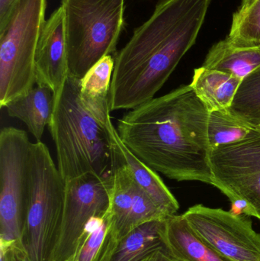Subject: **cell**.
Instances as JSON below:
<instances>
[{
  "instance_id": "obj_10",
  "label": "cell",
  "mask_w": 260,
  "mask_h": 261,
  "mask_svg": "<svg viewBox=\"0 0 260 261\" xmlns=\"http://www.w3.org/2000/svg\"><path fill=\"white\" fill-rule=\"evenodd\" d=\"M112 179L113 175L87 173L66 181L64 219L55 261L67 260L89 221L108 213Z\"/></svg>"
},
{
  "instance_id": "obj_18",
  "label": "cell",
  "mask_w": 260,
  "mask_h": 261,
  "mask_svg": "<svg viewBox=\"0 0 260 261\" xmlns=\"http://www.w3.org/2000/svg\"><path fill=\"white\" fill-rule=\"evenodd\" d=\"M203 67L220 70L244 80L260 67V46L241 47L227 38L214 44Z\"/></svg>"
},
{
  "instance_id": "obj_29",
  "label": "cell",
  "mask_w": 260,
  "mask_h": 261,
  "mask_svg": "<svg viewBox=\"0 0 260 261\" xmlns=\"http://www.w3.org/2000/svg\"><path fill=\"white\" fill-rule=\"evenodd\" d=\"M27 261H28V260H27Z\"/></svg>"
},
{
  "instance_id": "obj_27",
  "label": "cell",
  "mask_w": 260,
  "mask_h": 261,
  "mask_svg": "<svg viewBox=\"0 0 260 261\" xmlns=\"http://www.w3.org/2000/svg\"><path fill=\"white\" fill-rule=\"evenodd\" d=\"M256 1V0H242L241 7L239 8L238 11H239V12H244V11L248 9Z\"/></svg>"
},
{
  "instance_id": "obj_23",
  "label": "cell",
  "mask_w": 260,
  "mask_h": 261,
  "mask_svg": "<svg viewBox=\"0 0 260 261\" xmlns=\"http://www.w3.org/2000/svg\"><path fill=\"white\" fill-rule=\"evenodd\" d=\"M114 58L108 55L96 63L81 79V91L94 97H109Z\"/></svg>"
},
{
  "instance_id": "obj_17",
  "label": "cell",
  "mask_w": 260,
  "mask_h": 261,
  "mask_svg": "<svg viewBox=\"0 0 260 261\" xmlns=\"http://www.w3.org/2000/svg\"><path fill=\"white\" fill-rule=\"evenodd\" d=\"M241 82L228 73L201 67L194 70L190 85L210 113L229 110Z\"/></svg>"
},
{
  "instance_id": "obj_8",
  "label": "cell",
  "mask_w": 260,
  "mask_h": 261,
  "mask_svg": "<svg viewBox=\"0 0 260 261\" xmlns=\"http://www.w3.org/2000/svg\"><path fill=\"white\" fill-rule=\"evenodd\" d=\"M215 185L230 201L244 199L260 219V127L244 139L211 150Z\"/></svg>"
},
{
  "instance_id": "obj_26",
  "label": "cell",
  "mask_w": 260,
  "mask_h": 261,
  "mask_svg": "<svg viewBox=\"0 0 260 261\" xmlns=\"http://www.w3.org/2000/svg\"><path fill=\"white\" fill-rule=\"evenodd\" d=\"M18 0H0V26L9 18L12 9Z\"/></svg>"
},
{
  "instance_id": "obj_2",
  "label": "cell",
  "mask_w": 260,
  "mask_h": 261,
  "mask_svg": "<svg viewBox=\"0 0 260 261\" xmlns=\"http://www.w3.org/2000/svg\"><path fill=\"white\" fill-rule=\"evenodd\" d=\"M212 0H160L116 54L109 92L111 112L154 99L195 44Z\"/></svg>"
},
{
  "instance_id": "obj_24",
  "label": "cell",
  "mask_w": 260,
  "mask_h": 261,
  "mask_svg": "<svg viewBox=\"0 0 260 261\" xmlns=\"http://www.w3.org/2000/svg\"><path fill=\"white\" fill-rule=\"evenodd\" d=\"M27 260V256L19 242L0 241V261Z\"/></svg>"
},
{
  "instance_id": "obj_1",
  "label": "cell",
  "mask_w": 260,
  "mask_h": 261,
  "mask_svg": "<svg viewBox=\"0 0 260 261\" xmlns=\"http://www.w3.org/2000/svg\"><path fill=\"white\" fill-rule=\"evenodd\" d=\"M209 115L190 84L183 85L125 113L117 132L130 151L156 172L214 186Z\"/></svg>"
},
{
  "instance_id": "obj_12",
  "label": "cell",
  "mask_w": 260,
  "mask_h": 261,
  "mask_svg": "<svg viewBox=\"0 0 260 261\" xmlns=\"http://www.w3.org/2000/svg\"><path fill=\"white\" fill-rule=\"evenodd\" d=\"M69 76L62 6L46 20L37 46L36 84L48 87L56 94Z\"/></svg>"
},
{
  "instance_id": "obj_22",
  "label": "cell",
  "mask_w": 260,
  "mask_h": 261,
  "mask_svg": "<svg viewBox=\"0 0 260 261\" xmlns=\"http://www.w3.org/2000/svg\"><path fill=\"white\" fill-rule=\"evenodd\" d=\"M227 39L241 47L260 46V0H256L244 12L233 14Z\"/></svg>"
},
{
  "instance_id": "obj_13",
  "label": "cell",
  "mask_w": 260,
  "mask_h": 261,
  "mask_svg": "<svg viewBox=\"0 0 260 261\" xmlns=\"http://www.w3.org/2000/svg\"><path fill=\"white\" fill-rule=\"evenodd\" d=\"M166 219L146 222L128 233L119 240L111 261L176 260L166 243Z\"/></svg>"
},
{
  "instance_id": "obj_5",
  "label": "cell",
  "mask_w": 260,
  "mask_h": 261,
  "mask_svg": "<svg viewBox=\"0 0 260 261\" xmlns=\"http://www.w3.org/2000/svg\"><path fill=\"white\" fill-rule=\"evenodd\" d=\"M125 0H62L69 76L82 79L115 53L125 29Z\"/></svg>"
},
{
  "instance_id": "obj_28",
  "label": "cell",
  "mask_w": 260,
  "mask_h": 261,
  "mask_svg": "<svg viewBox=\"0 0 260 261\" xmlns=\"http://www.w3.org/2000/svg\"><path fill=\"white\" fill-rule=\"evenodd\" d=\"M174 261H177V260H174Z\"/></svg>"
},
{
  "instance_id": "obj_19",
  "label": "cell",
  "mask_w": 260,
  "mask_h": 261,
  "mask_svg": "<svg viewBox=\"0 0 260 261\" xmlns=\"http://www.w3.org/2000/svg\"><path fill=\"white\" fill-rule=\"evenodd\" d=\"M117 143L124 161L131 168L134 179L142 190L167 217L176 215L180 208L179 202L157 172L142 162L132 152L130 151L129 149L119 138V134Z\"/></svg>"
},
{
  "instance_id": "obj_16",
  "label": "cell",
  "mask_w": 260,
  "mask_h": 261,
  "mask_svg": "<svg viewBox=\"0 0 260 261\" xmlns=\"http://www.w3.org/2000/svg\"><path fill=\"white\" fill-rule=\"evenodd\" d=\"M166 240L177 261H230L201 240L191 228L183 215L166 219Z\"/></svg>"
},
{
  "instance_id": "obj_15",
  "label": "cell",
  "mask_w": 260,
  "mask_h": 261,
  "mask_svg": "<svg viewBox=\"0 0 260 261\" xmlns=\"http://www.w3.org/2000/svg\"><path fill=\"white\" fill-rule=\"evenodd\" d=\"M54 107V94L48 87L38 86L24 96L9 102L5 109L8 116L24 122L37 141L50 125Z\"/></svg>"
},
{
  "instance_id": "obj_3",
  "label": "cell",
  "mask_w": 260,
  "mask_h": 261,
  "mask_svg": "<svg viewBox=\"0 0 260 261\" xmlns=\"http://www.w3.org/2000/svg\"><path fill=\"white\" fill-rule=\"evenodd\" d=\"M109 97L81 91V79L68 76L54 94L49 128L64 182L87 174L111 176L120 156Z\"/></svg>"
},
{
  "instance_id": "obj_21",
  "label": "cell",
  "mask_w": 260,
  "mask_h": 261,
  "mask_svg": "<svg viewBox=\"0 0 260 261\" xmlns=\"http://www.w3.org/2000/svg\"><path fill=\"white\" fill-rule=\"evenodd\" d=\"M229 110L241 120L259 128L260 67L243 80Z\"/></svg>"
},
{
  "instance_id": "obj_14",
  "label": "cell",
  "mask_w": 260,
  "mask_h": 261,
  "mask_svg": "<svg viewBox=\"0 0 260 261\" xmlns=\"http://www.w3.org/2000/svg\"><path fill=\"white\" fill-rule=\"evenodd\" d=\"M119 242L108 212L89 221L73 253L65 261H111Z\"/></svg>"
},
{
  "instance_id": "obj_6",
  "label": "cell",
  "mask_w": 260,
  "mask_h": 261,
  "mask_svg": "<svg viewBox=\"0 0 260 261\" xmlns=\"http://www.w3.org/2000/svg\"><path fill=\"white\" fill-rule=\"evenodd\" d=\"M47 0H18L0 26V107L34 88L35 56Z\"/></svg>"
},
{
  "instance_id": "obj_4",
  "label": "cell",
  "mask_w": 260,
  "mask_h": 261,
  "mask_svg": "<svg viewBox=\"0 0 260 261\" xmlns=\"http://www.w3.org/2000/svg\"><path fill=\"white\" fill-rule=\"evenodd\" d=\"M65 182L47 146L32 143L27 213L21 244L28 261H55L61 239Z\"/></svg>"
},
{
  "instance_id": "obj_11",
  "label": "cell",
  "mask_w": 260,
  "mask_h": 261,
  "mask_svg": "<svg viewBox=\"0 0 260 261\" xmlns=\"http://www.w3.org/2000/svg\"><path fill=\"white\" fill-rule=\"evenodd\" d=\"M108 212L119 240L146 222L167 217L138 185L121 152L113 172Z\"/></svg>"
},
{
  "instance_id": "obj_20",
  "label": "cell",
  "mask_w": 260,
  "mask_h": 261,
  "mask_svg": "<svg viewBox=\"0 0 260 261\" xmlns=\"http://www.w3.org/2000/svg\"><path fill=\"white\" fill-rule=\"evenodd\" d=\"M254 127L241 120L230 110L210 112L208 119V138L211 150L244 139Z\"/></svg>"
},
{
  "instance_id": "obj_25",
  "label": "cell",
  "mask_w": 260,
  "mask_h": 261,
  "mask_svg": "<svg viewBox=\"0 0 260 261\" xmlns=\"http://www.w3.org/2000/svg\"><path fill=\"white\" fill-rule=\"evenodd\" d=\"M232 202V210L230 213L236 216L245 215L247 216H254L255 212L251 205L244 199H236L230 201Z\"/></svg>"
},
{
  "instance_id": "obj_9",
  "label": "cell",
  "mask_w": 260,
  "mask_h": 261,
  "mask_svg": "<svg viewBox=\"0 0 260 261\" xmlns=\"http://www.w3.org/2000/svg\"><path fill=\"white\" fill-rule=\"evenodd\" d=\"M194 232L230 261H260V234L249 216L195 205L183 214Z\"/></svg>"
},
{
  "instance_id": "obj_7",
  "label": "cell",
  "mask_w": 260,
  "mask_h": 261,
  "mask_svg": "<svg viewBox=\"0 0 260 261\" xmlns=\"http://www.w3.org/2000/svg\"><path fill=\"white\" fill-rule=\"evenodd\" d=\"M31 144L24 130L14 127L1 130L0 241L3 242L21 244L28 201Z\"/></svg>"
}]
</instances>
